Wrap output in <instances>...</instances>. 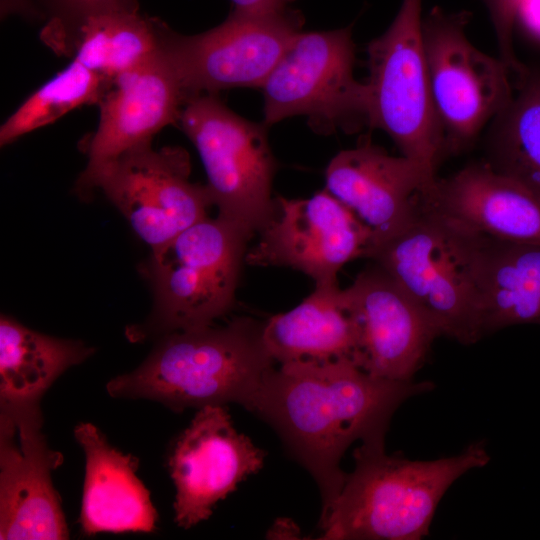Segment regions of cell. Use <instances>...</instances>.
Returning <instances> with one entry per match:
<instances>
[{
    "instance_id": "obj_30",
    "label": "cell",
    "mask_w": 540,
    "mask_h": 540,
    "mask_svg": "<svg viewBox=\"0 0 540 540\" xmlns=\"http://www.w3.org/2000/svg\"><path fill=\"white\" fill-rule=\"evenodd\" d=\"M108 1L111 0H54V5L56 7L55 12H64L98 5Z\"/></svg>"
},
{
    "instance_id": "obj_24",
    "label": "cell",
    "mask_w": 540,
    "mask_h": 540,
    "mask_svg": "<svg viewBox=\"0 0 540 540\" xmlns=\"http://www.w3.org/2000/svg\"><path fill=\"white\" fill-rule=\"evenodd\" d=\"M113 81L71 61L61 72L32 93L0 128V145L53 123L82 105L99 104Z\"/></svg>"
},
{
    "instance_id": "obj_17",
    "label": "cell",
    "mask_w": 540,
    "mask_h": 540,
    "mask_svg": "<svg viewBox=\"0 0 540 540\" xmlns=\"http://www.w3.org/2000/svg\"><path fill=\"white\" fill-rule=\"evenodd\" d=\"M189 99L163 47L117 76L98 104V127L89 141L87 166L78 181L91 177L125 152L151 143L161 129L179 121Z\"/></svg>"
},
{
    "instance_id": "obj_29",
    "label": "cell",
    "mask_w": 540,
    "mask_h": 540,
    "mask_svg": "<svg viewBox=\"0 0 540 540\" xmlns=\"http://www.w3.org/2000/svg\"><path fill=\"white\" fill-rule=\"evenodd\" d=\"M269 535L273 538L292 539L299 535V528L294 524V522L288 519H279L271 528Z\"/></svg>"
},
{
    "instance_id": "obj_4",
    "label": "cell",
    "mask_w": 540,
    "mask_h": 540,
    "mask_svg": "<svg viewBox=\"0 0 540 540\" xmlns=\"http://www.w3.org/2000/svg\"><path fill=\"white\" fill-rule=\"evenodd\" d=\"M482 235L424 205L370 256L416 302L440 336L463 345L484 335L478 278Z\"/></svg>"
},
{
    "instance_id": "obj_27",
    "label": "cell",
    "mask_w": 540,
    "mask_h": 540,
    "mask_svg": "<svg viewBox=\"0 0 540 540\" xmlns=\"http://www.w3.org/2000/svg\"><path fill=\"white\" fill-rule=\"evenodd\" d=\"M235 11L246 14H271L287 10L292 0H232Z\"/></svg>"
},
{
    "instance_id": "obj_23",
    "label": "cell",
    "mask_w": 540,
    "mask_h": 540,
    "mask_svg": "<svg viewBox=\"0 0 540 540\" xmlns=\"http://www.w3.org/2000/svg\"><path fill=\"white\" fill-rule=\"evenodd\" d=\"M93 353L81 341L42 334L1 315L0 400L40 401L64 371Z\"/></svg>"
},
{
    "instance_id": "obj_12",
    "label": "cell",
    "mask_w": 540,
    "mask_h": 540,
    "mask_svg": "<svg viewBox=\"0 0 540 540\" xmlns=\"http://www.w3.org/2000/svg\"><path fill=\"white\" fill-rule=\"evenodd\" d=\"M40 401L0 400V539L69 538L52 472L63 462L42 432Z\"/></svg>"
},
{
    "instance_id": "obj_6",
    "label": "cell",
    "mask_w": 540,
    "mask_h": 540,
    "mask_svg": "<svg viewBox=\"0 0 540 540\" xmlns=\"http://www.w3.org/2000/svg\"><path fill=\"white\" fill-rule=\"evenodd\" d=\"M422 0H403L389 28L367 46L369 126L385 131L431 183L444 152L424 51Z\"/></svg>"
},
{
    "instance_id": "obj_5",
    "label": "cell",
    "mask_w": 540,
    "mask_h": 540,
    "mask_svg": "<svg viewBox=\"0 0 540 540\" xmlns=\"http://www.w3.org/2000/svg\"><path fill=\"white\" fill-rule=\"evenodd\" d=\"M251 238L217 215L206 217L152 251L155 297L149 331L164 334L205 327L234 303Z\"/></svg>"
},
{
    "instance_id": "obj_13",
    "label": "cell",
    "mask_w": 540,
    "mask_h": 540,
    "mask_svg": "<svg viewBox=\"0 0 540 540\" xmlns=\"http://www.w3.org/2000/svg\"><path fill=\"white\" fill-rule=\"evenodd\" d=\"M275 204L259 241L246 253L247 264L290 267L315 286H331L346 263L369 257V231L325 189L304 199L278 197Z\"/></svg>"
},
{
    "instance_id": "obj_28",
    "label": "cell",
    "mask_w": 540,
    "mask_h": 540,
    "mask_svg": "<svg viewBox=\"0 0 540 540\" xmlns=\"http://www.w3.org/2000/svg\"><path fill=\"white\" fill-rule=\"evenodd\" d=\"M532 32L540 35V0H522L517 13V20Z\"/></svg>"
},
{
    "instance_id": "obj_11",
    "label": "cell",
    "mask_w": 540,
    "mask_h": 540,
    "mask_svg": "<svg viewBox=\"0 0 540 540\" xmlns=\"http://www.w3.org/2000/svg\"><path fill=\"white\" fill-rule=\"evenodd\" d=\"M299 27V19L287 10H234L220 25L197 35H179L163 23L162 47L191 98L235 87H262Z\"/></svg>"
},
{
    "instance_id": "obj_15",
    "label": "cell",
    "mask_w": 540,
    "mask_h": 540,
    "mask_svg": "<svg viewBox=\"0 0 540 540\" xmlns=\"http://www.w3.org/2000/svg\"><path fill=\"white\" fill-rule=\"evenodd\" d=\"M264 460L265 452L235 429L224 405L199 408L168 461L177 525L189 529L207 520L216 504L259 471Z\"/></svg>"
},
{
    "instance_id": "obj_22",
    "label": "cell",
    "mask_w": 540,
    "mask_h": 540,
    "mask_svg": "<svg viewBox=\"0 0 540 540\" xmlns=\"http://www.w3.org/2000/svg\"><path fill=\"white\" fill-rule=\"evenodd\" d=\"M483 335L540 325V244L482 236L478 264Z\"/></svg>"
},
{
    "instance_id": "obj_25",
    "label": "cell",
    "mask_w": 540,
    "mask_h": 540,
    "mask_svg": "<svg viewBox=\"0 0 540 540\" xmlns=\"http://www.w3.org/2000/svg\"><path fill=\"white\" fill-rule=\"evenodd\" d=\"M521 79L519 92L497 116L494 168L540 195V75Z\"/></svg>"
},
{
    "instance_id": "obj_8",
    "label": "cell",
    "mask_w": 540,
    "mask_h": 540,
    "mask_svg": "<svg viewBox=\"0 0 540 540\" xmlns=\"http://www.w3.org/2000/svg\"><path fill=\"white\" fill-rule=\"evenodd\" d=\"M354 60L350 27L299 31L261 87L263 124L301 115L323 132L369 125L368 87L355 79Z\"/></svg>"
},
{
    "instance_id": "obj_10",
    "label": "cell",
    "mask_w": 540,
    "mask_h": 540,
    "mask_svg": "<svg viewBox=\"0 0 540 540\" xmlns=\"http://www.w3.org/2000/svg\"><path fill=\"white\" fill-rule=\"evenodd\" d=\"M190 159L180 147L131 149L77 182L83 194L100 189L136 235L155 251L208 217L206 185L190 181Z\"/></svg>"
},
{
    "instance_id": "obj_1",
    "label": "cell",
    "mask_w": 540,
    "mask_h": 540,
    "mask_svg": "<svg viewBox=\"0 0 540 540\" xmlns=\"http://www.w3.org/2000/svg\"><path fill=\"white\" fill-rule=\"evenodd\" d=\"M434 387L428 380L373 377L351 359L287 363L265 374L247 410L267 422L312 475L322 517L345 482L340 463L346 450L356 441L385 437L400 405Z\"/></svg>"
},
{
    "instance_id": "obj_26",
    "label": "cell",
    "mask_w": 540,
    "mask_h": 540,
    "mask_svg": "<svg viewBox=\"0 0 540 540\" xmlns=\"http://www.w3.org/2000/svg\"><path fill=\"white\" fill-rule=\"evenodd\" d=\"M522 0H485L494 26L500 59L511 72L523 77L527 69L517 59L513 47V29Z\"/></svg>"
},
{
    "instance_id": "obj_7",
    "label": "cell",
    "mask_w": 540,
    "mask_h": 540,
    "mask_svg": "<svg viewBox=\"0 0 540 540\" xmlns=\"http://www.w3.org/2000/svg\"><path fill=\"white\" fill-rule=\"evenodd\" d=\"M179 122L200 155L218 216L252 238L276 208L271 196L276 162L267 126L235 114L214 94L191 97Z\"/></svg>"
},
{
    "instance_id": "obj_21",
    "label": "cell",
    "mask_w": 540,
    "mask_h": 540,
    "mask_svg": "<svg viewBox=\"0 0 540 540\" xmlns=\"http://www.w3.org/2000/svg\"><path fill=\"white\" fill-rule=\"evenodd\" d=\"M265 346L275 363L355 362L357 329L336 285L314 291L288 312L274 315L263 326Z\"/></svg>"
},
{
    "instance_id": "obj_9",
    "label": "cell",
    "mask_w": 540,
    "mask_h": 540,
    "mask_svg": "<svg viewBox=\"0 0 540 540\" xmlns=\"http://www.w3.org/2000/svg\"><path fill=\"white\" fill-rule=\"evenodd\" d=\"M470 14L433 8L422 36L434 106L444 151L469 146L484 126L510 104L511 71L501 60L477 49L465 30Z\"/></svg>"
},
{
    "instance_id": "obj_3",
    "label": "cell",
    "mask_w": 540,
    "mask_h": 540,
    "mask_svg": "<svg viewBox=\"0 0 540 540\" xmlns=\"http://www.w3.org/2000/svg\"><path fill=\"white\" fill-rule=\"evenodd\" d=\"M263 326L237 317L223 326L165 334L138 368L111 379L107 392L157 401L178 412L231 402L247 409L275 363Z\"/></svg>"
},
{
    "instance_id": "obj_14",
    "label": "cell",
    "mask_w": 540,
    "mask_h": 540,
    "mask_svg": "<svg viewBox=\"0 0 540 540\" xmlns=\"http://www.w3.org/2000/svg\"><path fill=\"white\" fill-rule=\"evenodd\" d=\"M342 294L357 329L355 363L376 378L413 381L440 337L423 310L376 263Z\"/></svg>"
},
{
    "instance_id": "obj_19",
    "label": "cell",
    "mask_w": 540,
    "mask_h": 540,
    "mask_svg": "<svg viewBox=\"0 0 540 540\" xmlns=\"http://www.w3.org/2000/svg\"><path fill=\"white\" fill-rule=\"evenodd\" d=\"M423 203L482 236L540 244V195L490 164L436 180Z\"/></svg>"
},
{
    "instance_id": "obj_16",
    "label": "cell",
    "mask_w": 540,
    "mask_h": 540,
    "mask_svg": "<svg viewBox=\"0 0 540 540\" xmlns=\"http://www.w3.org/2000/svg\"><path fill=\"white\" fill-rule=\"evenodd\" d=\"M434 184L409 158L389 155L366 142L332 158L324 189L369 231L370 258L379 246L412 224Z\"/></svg>"
},
{
    "instance_id": "obj_18",
    "label": "cell",
    "mask_w": 540,
    "mask_h": 540,
    "mask_svg": "<svg viewBox=\"0 0 540 540\" xmlns=\"http://www.w3.org/2000/svg\"><path fill=\"white\" fill-rule=\"evenodd\" d=\"M162 26L142 15L136 0H111L53 13L40 38L54 53L113 81L161 49Z\"/></svg>"
},
{
    "instance_id": "obj_20",
    "label": "cell",
    "mask_w": 540,
    "mask_h": 540,
    "mask_svg": "<svg viewBox=\"0 0 540 540\" xmlns=\"http://www.w3.org/2000/svg\"><path fill=\"white\" fill-rule=\"evenodd\" d=\"M74 435L85 454L83 533L155 531L158 515L136 476L138 459L112 447L91 423L78 424Z\"/></svg>"
},
{
    "instance_id": "obj_2",
    "label": "cell",
    "mask_w": 540,
    "mask_h": 540,
    "mask_svg": "<svg viewBox=\"0 0 540 540\" xmlns=\"http://www.w3.org/2000/svg\"><path fill=\"white\" fill-rule=\"evenodd\" d=\"M385 437L361 442L354 469L320 517L323 540H420L429 535L436 509L451 485L486 466L485 441L434 460L389 455Z\"/></svg>"
}]
</instances>
